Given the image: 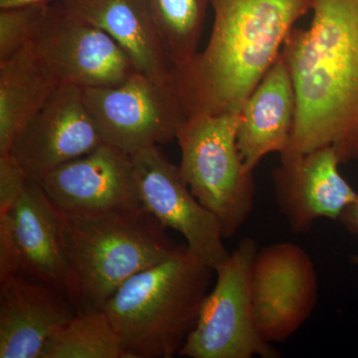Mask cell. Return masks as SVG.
I'll use <instances>...</instances> for the list:
<instances>
[{
  "mask_svg": "<svg viewBox=\"0 0 358 358\" xmlns=\"http://www.w3.org/2000/svg\"><path fill=\"white\" fill-rule=\"evenodd\" d=\"M308 29L294 27L282 54L296 96L293 136L281 160L331 147L358 162V0H313Z\"/></svg>",
  "mask_w": 358,
  "mask_h": 358,
  "instance_id": "obj_1",
  "label": "cell"
},
{
  "mask_svg": "<svg viewBox=\"0 0 358 358\" xmlns=\"http://www.w3.org/2000/svg\"><path fill=\"white\" fill-rule=\"evenodd\" d=\"M312 6L313 0H211L214 23L206 47L176 71L187 117L240 113Z\"/></svg>",
  "mask_w": 358,
  "mask_h": 358,
  "instance_id": "obj_2",
  "label": "cell"
},
{
  "mask_svg": "<svg viewBox=\"0 0 358 358\" xmlns=\"http://www.w3.org/2000/svg\"><path fill=\"white\" fill-rule=\"evenodd\" d=\"M213 268L187 245L134 275L106 303L129 358H173L199 322Z\"/></svg>",
  "mask_w": 358,
  "mask_h": 358,
  "instance_id": "obj_3",
  "label": "cell"
},
{
  "mask_svg": "<svg viewBox=\"0 0 358 358\" xmlns=\"http://www.w3.org/2000/svg\"><path fill=\"white\" fill-rule=\"evenodd\" d=\"M78 313L103 310L122 285L169 258L178 245L145 208L96 218H68Z\"/></svg>",
  "mask_w": 358,
  "mask_h": 358,
  "instance_id": "obj_4",
  "label": "cell"
},
{
  "mask_svg": "<svg viewBox=\"0 0 358 358\" xmlns=\"http://www.w3.org/2000/svg\"><path fill=\"white\" fill-rule=\"evenodd\" d=\"M240 113L189 115L176 141L181 176L205 208L215 215L224 239L234 236L254 208L253 171L245 166L237 143Z\"/></svg>",
  "mask_w": 358,
  "mask_h": 358,
  "instance_id": "obj_5",
  "label": "cell"
},
{
  "mask_svg": "<svg viewBox=\"0 0 358 358\" xmlns=\"http://www.w3.org/2000/svg\"><path fill=\"white\" fill-rule=\"evenodd\" d=\"M258 250L253 238H244L215 268V286L205 298L196 327L179 357H280L272 345L261 338L254 317L251 270Z\"/></svg>",
  "mask_w": 358,
  "mask_h": 358,
  "instance_id": "obj_6",
  "label": "cell"
},
{
  "mask_svg": "<svg viewBox=\"0 0 358 358\" xmlns=\"http://www.w3.org/2000/svg\"><path fill=\"white\" fill-rule=\"evenodd\" d=\"M24 274L65 294L78 313L79 293L65 216L38 181L29 180L10 213L0 215V279Z\"/></svg>",
  "mask_w": 358,
  "mask_h": 358,
  "instance_id": "obj_7",
  "label": "cell"
},
{
  "mask_svg": "<svg viewBox=\"0 0 358 358\" xmlns=\"http://www.w3.org/2000/svg\"><path fill=\"white\" fill-rule=\"evenodd\" d=\"M103 141L133 155L176 140L187 119L176 86L136 73L115 86L84 89Z\"/></svg>",
  "mask_w": 358,
  "mask_h": 358,
  "instance_id": "obj_8",
  "label": "cell"
},
{
  "mask_svg": "<svg viewBox=\"0 0 358 358\" xmlns=\"http://www.w3.org/2000/svg\"><path fill=\"white\" fill-rule=\"evenodd\" d=\"M31 46L59 85L82 89L115 86L138 73L110 35L60 1L49 4Z\"/></svg>",
  "mask_w": 358,
  "mask_h": 358,
  "instance_id": "obj_9",
  "label": "cell"
},
{
  "mask_svg": "<svg viewBox=\"0 0 358 358\" xmlns=\"http://www.w3.org/2000/svg\"><path fill=\"white\" fill-rule=\"evenodd\" d=\"M256 327L267 343H282L310 319L319 298L312 257L293 242H279L257 252L251 270Z\"/></svg>",
  "mask_w": 358,
  "mask_h": 358,
  "instance_id": "obj_10",
  "label": "cell"
},
{
  "mask_svg": "<svg viewBox=\"0 0 358 358\" xmlns=\"http://www.w3.org/2000/svg\"><path fill=\"white\" fill-rule=\"evenodd\" d=\"M39 182L68 218L103 217L143 208L133 157L109 143L58 166Z\"/></svg>",
  "mask_w": 358,
  "mask_h": 358,
  "instance_id": "obj_11",
  "label": "cell"
},
{
  "mask_svg": "<svg viewBox=\"0 0 358 358\" xmlns=\"http://www.w3.org/2000/svg\"><path fill=\"white\" fill-rule=\"evenodd\" d=\"M131 157L143 208L164 227L180 233L188 248L215 271L230 254L217 218L192 194L179 167L159 148H143Z\"/></svg>",
  "mask_w": 358,
  "mask_h": 358,
  "instance_id": "obj_12",
  "label": "cell"
},
{
  "mask_svg": "<svg viewBox=\"0 0 358 358\" xmlns=\"http://www.w3.org/2000/svg\"><path fill=\"white\" fill-rule=\"evenodd\" d=\"M103 143L85 102L84 89L61 84L21 129L8 155L29 180L39 182L58 166Z\"/></svg>",
  "mask_w": 358,
  "mask_h": 358,
  "instance_id": "obj_13",
  "label": "cell"
},
{
  "mask_svg": "<svg viewBox=\"0 0 358 358\" xmlns=\"http://www.w3.org/2000/svg\"><path fill=\"white\" fill-rule=\"evenodd\" d=\"M341 162L333 148H317L281 160L273 171L275 201L289 229L303 234L319 219L338 220L358 193L339 171Z\"/></svg>",
  "mask_w": 358,
  "mask_h": 358,
  "instance_id": "obj_14",
  "label": "cell"
},
{
  "mask_svg": "<svg viewBox=\"0 0 358 358\" xmlns=\"http://www.w3.org/2000/svg\"><path fill=\"white\" fill-rule=\"evenodd\" d=\"M76 315L72 301L46 282L24 274L0 279V358H41Z\"/></svg>",
  "mask_w": 358,
  "mask_h": 358,
  "instance_id": "obj_15",
  "label": "cell"
},
{
  "mask_svg": "<svg viewBox=\"0 0 358 358\" xmlns=\"http://www.w3.org/2000/svg\"><path fill=\"white\" fill-rule=\"evenodd\" d=\"M296 115L293 78L281 52L240 110L237 143L247 169L254 173L266 155L288 148Z\"/></svg>",
  "mask_w": 358,
  "mask_h": 358,
  "instance_id": "obj_16",
  "label": "cell"
},
{
  "mask_svg": "<svg viewBox=\"0 0 358 358\" xmlns=\"http://www.w3.org/2000/svg\"><path fill=\"white\" fill-rule=\"evenodd\" d=\"M59 1L110 35L127 52L138 73L157 83L176 86V69L148 0Z\"/></svg>",
  "mask_w": 358,
  "mask_h": 358,
  "instance_id": "obj_17",
  "label": "cell"
},
{
  "mask_svg": "<svg viewBox=\"0 0 358 358\" xmlns=\"http://www.w3.org/2000/svg\"><path fill=\"white\" fill-rule=\"evenodd\" d=\"M59 86L33 51L31 43L0 63V155Z\"/></svg>",
  "mask_w": 358,
  "mask_h": 358,
  "instance_id": "obj_18",
  "label": "cell"
},
{
  "mask_svg": "<svg viewBox=\"0 0 358 358\" xmlns=\"http://www.w3.org/2000/svg\"><path fill=\"white\" fill-rule=\"evenodd\" d=\"M167 55L176 71L183 69L199 53L211 0H148Z\"/></svg>",
  "mask_w": 358,
  "mask_h": 358,
  "instance_id": "obj_19",
  "label": "cell"
},
{
  "mask_svg": "<svg viewBox=\"0 0 358 358\" xmlns=\"http://www.w3.org/2000/svg\"><path fill=\"white\" fill-rule=\"evenodd\" d=\"M41 358H129L105 310L79 313L45 348Z\"/></svg>",
  "mask_w": 358,
  "mask_h": 358,
  "instance_id": "obj_20",
  "label": "cell"
},
{
  "mask_svg": "<svg viewBox=\"0 0 358 358\" xmlns=\"http://www.w3.org/2000/svg\"><path fill=\"white\" fill-rule=\"evenodd\" d=\"M48 6L0 8V63L32 43Z\"/></svg>",
  "mask_w": 358,
  "mask_h": 358,
  "instance_id": "obj_21",
  "label": "cell"
},
{
  "mask_svg": "<svg viewBox=\"0 0 358 358\" xmlns=\"http://www.w3.org/2000/svg\"><path fill=\"white\" fill-rule=\"evenodd\" d=\"M28 182L27 174L10 155H0V215L13 210Z\"/></svg>",
  "mask_w": 358,
  "mask_h": 358,
  "instance_id": "obj_22",
  "label": "cell"
},
{
  "mask_svg": "<svg viewBox=\"0 0 358 358\" xmlns=\"http://www.w3.org/2000/svg\"><path fill=\"white\" fill-rule=\"evenodd\" d=\"M338 220L348 233L357 238L358 242V199L346 207Z\"/></svg>",
  "mask_w": 358,
  "mask_h": 358,
  "instance_id": "obj_23",
  "label": "cell"
},
{
  "mask_svg": "<svg viewBox=\"0 0 358 358\" xmlns=\"http://www.w3.org/2000/svg\"><path fill=\"white\" fill-rule=\"evenodd\" d=\"M59 0H0V8L24 6H48Z\"/></svg>",
  "mask_w": 358,
  "mask_h": 358,
  "instance_id": "obj_24",
  "label": "cell"
},
{
  "mask_svg": "<svg viewBox=\"0 0 358 358\" xmlns=\"http://www.w3.org/2000/svg\"><path fill=\"white\" fill-rule=\"evenodd\" d=\"M350 260H352V262L355 264V265H358V255L352 256Z\"/></svg>",
  "mask_w": 358,
  "mask_h": 358,
  "instance_id": "obj_25",
  "label": "cell"
}]
</instances>
